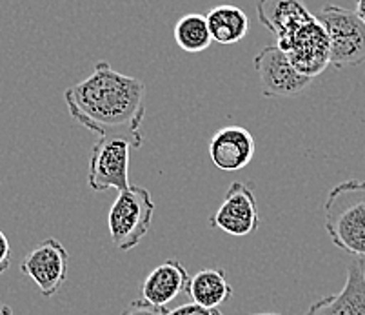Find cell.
Returning a JSON list of instances; mask_svg holds the SVG:
<instances>
[{
	"instance_id": "obj_1",
	"label": "cell",
	"mask_w": 365,
	"mask_h": 315,
	"mask_svg": "<svg viewBox=\"0 0 365 315\" xmlns=\"http://www.w3.org/2000/svg\"><path fill=\"white\" fill-rule=\"evenodd\" d=\"M64 101L73 119L98 137H120L133 150L142 146L140 126L145 117V84L98 62L91 75L69 86Z\"/></svg>"
},
{
	"instance_id": "obj_2",
	"label": "cell",
	"mask_w": 365,
	"mask_h": 315,
	"mask_svg": "<svg viewBox=\"0 0 365 315\" xmlns=\"http://www.w3.org/2000/svg\"><path fill=\"white\" fill-rule=\"evenodd\" d=\"M324 215L334 246L365 261V181L349 179L331 188Z\"/></svg>"
},
{
	"instance_id": "obj_3",
	"label": "cell",
	"mask_w": 365,
	"mask_h": 315,
	"mask_svg": "<svg viewBox=\"0 0 365 315\" xmlns=\"http://www.w3.org/2000/svg\"><path fill=\"white\" fill-rule=\"evenodd\" d=\"M155 202L145 188L131 186L118 191L108 214L111 241L120 251H129L140 244L151 228Z\"/></svg>"
},
{
	"instance_id": "obj_4",
	"label": "cell",
	"mask_w": 365,
	"mask_h": 315,
	"mask_svg": "<svg viewBox=\"0 0 365 315\" xmlns=\"http://www.w3.org/2000/svg\"><path fill=\"white\" fill-rule=\"evenodd\" d=\"M317 16L329 35L331 66L344 69L364 64L365 24L356 13L341 6L327 4Z\"/></svg>"
},
{
	"instance_id": "obj_5",
	"label": "cell",
	"mask_w": 365,
	"mask_h": 315,
	"mask_svg": "<svg viewBox=\"0 0 365 315\" xmlns=\"http://www.w3.org/2000/svg\"><path fill=\"white\" fill-rule=\"evenodd\" d=\"M277 41V46L287 55L291 64L305 77H318L331 66L329 35L317 15L280 35Z\"/></svg>"
},
{
	"instance_id": "obj_6",
	"label": "cell",
	"mask_w": 365,
	"mask_h": 315,
	"mask_svg": "<svg viewBox=\"0 0 365 315\" xmlns=\"http://www.w3.org/2000/svg\"><path fill=\"white\" fill-rule=\"evenodd\" d=\"M131 142L120 137H98L89 157L88 184L95 191L131 188L129 184V155Z\"/></svg>"
},
{
	"instance_id": "obj_7",
	"label": "cell",
	"mask_w": 365,
	"mask_h": 315,
	"mask_svg": "<svg viewBox=\"0 0 365 315\" xmlns=\"http://www.w3.org/2000/svg\"><path fill=\"white\" fill-rule=\"evenodd\" d=\"M255 69L260 79L262 95L267 99L297 97L313 84V79L302 75L277 44L260 49L255 57Z\"/></svg>"
},
{
	"instance_id": "obj_8",
	"label": "cell",
	"mask_w": 365,
	"mask_h": 315,
	"mask_svg": "<svg viewBox=\"0 0 365 315\" xmlns=\"http://www.w3.org/2000/svg\"><path fill=\"white\" fill-rule=\"evenodd\" d=\"M209 226L218 228L233 237H247L260 228L258 202L247 182H233L225 191L224 201L209 219Z\"/></svg>"
},
{
	"instance_id": "obj_9",
	"label": "cell",
	"mask_w": 365,
	"mask_h": 315,
	"mask_svg": "<svg viewBox=\"0 0 365 315\" xmlns=\"http://www.w3.org/2000/svg\"><path fill=\"white\" fill-rule=\"evenodd\" d=\"M69 254L56 239H46L24 257L21 271L36 284L44 297H53L68 281Z\"/></svg>"
},
{
	"instance_id": "obj_10",
	"label": "cell",
	"mask_w": 365,
	"mask_h": 315,
	"mask_svg": "<svg viewBox=\"0 0 365 315\" xmlns=\"http://www.w3.org/2000/svg\"><path fill=\"white\" fill-rule=\"evenodd\" d=\"M209 159L218 170L233 174L244 170L255 157V137L242 126H224L209 139Z\"/></svg>"
},
{
	"instance_id": "obj_11",
	"label": "cell",
	"mask_w": 365,
	"mask_h": 315,
	"mask_svg": "<svg viewBox=\"0 0 365 315\" xmlns=\"http://www.w3.org/2000/svg\"><path fill=\"white\" fill-rule=\"evenodd\" d=\"M364 261L356 259L347 268V279L338 294L311 304L305 315H365Z\"/></svg>"
},
{
	"instance_id": "obj_12",
	"label": "cell",
	"mask_w": 365,
	"mask_h": 315,
	"mask_svg": "<svg viewBox=\"0 0 365 315\" xmlns=\"http://www.w3.org/2000/svg\"><path fill=\"white\" fill-rule=\"evenodd\" d=\"M189 281L191 277L184 264L177 259H169L165 263L158 264L155 270L149 271V275L142 283V297L155 306L165 308V304L187 291Z\"/></svg>"
},
{
	"instance_id": "obj_13",
	"label": "cell",
	"mask_w": 365,
	"mask_h": 315,
	"mask_svg": "<svg viewBox=\"0 0 365 315\" xmlns=\"http://www.w3.org/2000/svg\"><path fill=\"white\" fill-rule=\"evenodd\" d=\"M257 15L260 24L277 39L314 16L305 0H258Z\"/></svg>"
},
{
	"instance_id": "obj_14",
	"label": "cell",
	"mask_w": 365,
	"mask_h": 315,
	"mask_svg": "<svg viewBox=\"0 0 365 315\" xmlns=\"http://www.w3.org/2000/svg\"><path fill=\"white\" fill-rule=\"evenodd\" d=\"M213 42L231 46L244 41L249 31V16L244 9L233 4H220L209 9L205 15Z\"/></svg>"
},
{
	"instance_id": "obj_15",
	"label": "cell",
	"mask_w": 365,
	"mask_h": 315,
	"mask_svg": "<svg viewBox=\"0 0 365 315\" xmlns=\"http://www.w3.org/2000/svg\"><path fill=\"white\" fill-rule=\"evenodd\" d=\"M187 294L191 301L200 306L218 308L222 303L231 299L233 288L222 268H204L191 277Z\"/></svg>"
},
{
	"instance_id": "obj_16",
	"label": "cell",
	"mask_w": 365,
	"mask_h": 315,
	"mask_svg": "<svg viewBox=\"0 0 365 315\" xmlns=\"http://www.w3.org/2000/svg\"><path fill=\"white\" fill-rule=\"evenodd\" d=\"M175 42L185 53H202L213 44L205 15L187 13L175 24Z\"/></svg>"
},
{
	"instance_id": "obj_17",
	"label": "cell",
	"mask_w": 365,
	"mask_h": 315,
	"mask_svg": "<svg viewBox=\"0 0 365 315\" xmlns=\"http://www.w3.org/2000/svg\"><path fill=\"white\" fill-rule=\"evenodd\" d=\"M164 308H158L148 301H131L128 306L122 310V315H162Z\"/></svg>"
},
{
	"instance_id": "obj_18",
	"label": "cell",
	"mask_w": 365,
	"mask_h": 315,
	"mask_svg": "<svg viewBox=\"0 0 365 315\" xmlns=\"http://www.w3.org/2000/svg\"><path fill=\"white\" fill-rule=\"evenodd\" d=\"M169 315H224V314H222L218 308H207V306H200V304L197 303H189L171 310L169 311Z\"/></svg>"
},
{
	"instance_id": "obj_19",
	"label": "cell",
	"mask_w": 365,
	"mask_h": 315,
	"mask_svg": "<svg viewBox=\"0 0 365 315\" xmlns=\"http://www.w3.org/2000/svg\"><path fill=\"white\" fill-rule=\"evenodd\" d=\"M9 264H11V246L4 231L0 230V275L8 270Z\"/></svg>"
},
{
	"instance_id": "obj_20",
	"label": "cell",
	"mask_w": 365,
	"mask_h": 315,
	"mask_svg": "<svg viewBox=\"0 0 365 315\" xmlns=\"http://www.w3.org/2000/svg\"><path fill=\"white\" fill-rule=\"evenodd\" d=\"M354 13H356L358 19L365 24V0H356V9H354Z\"/></svg>"
},
{
	"instance_id": "obj_21",
	"label": "cell",
	"mask_w": 365,
	"mask_h": 315,
	"mask_svg": "<svg viewBox=\"0 0 365 315\" xmlns=\"http://www.w3.org/2000/svg\"><path fill=\"white\" fill-rule=\"evenodd\" d=\"M0 315H13L11 306H8V304H4V303H0Z\"/></svg>"
},
{
	"instance_id": "obj_22",
	"label": "cell",
	"mask_w": 365,
	"mask_h": 315,
	"mask_svg": "<svg viewBox=\"0 0 365 315\" xmlns=\"http://www.w3.org/2000/svg\"><path fill=\"white\" fill-rule=\"evenodd\" d=\"M251 315H280V314H251Z\"/></svg>"
},
{
	"instance_id": "obj_23",
	"label": "cell",
	"mask_w": 365,
	"mask_h": 315,
	"mask_svg": "<svg viewBox=\"0 0 365 315\" xmlns=\"http://www.w3.org/2000/svg\"><path fill=\"white\" fill-rule=\"evenodd\" d=\"M361 275H364V284H365V261H364V271H361Z\"/></svg>"
},
{
	"instance_id": "obj_24",
	"label": "cell",
	"mask_w": 365,
	"mask_h": 315,
	"mask_svg": "<svg viewBox=\"0 0 365 315\" xmlns=\"http://www.w3.org/2000/svg\"><path fill=\"white\" fill-rule=\"evenodd\" d=\"M162 315H169V311H168V310H165V308H164V314H162Z\"/></svg>"
}]
</instances>
